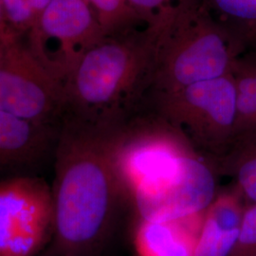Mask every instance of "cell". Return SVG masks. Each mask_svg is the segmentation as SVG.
I'll use <instances>...</instances> for the list:
<instances>
[{
	"label": "cell",
	"mask_w": 256,
	"mask_h": 256,
	"mask_svg": "<svg viewBox=\"0 0 256 256\" xmlns=\"http://www.w3.org/2000/svg\"><path fill=\"white\" fill-rule=\"evenodd\" d=\"M112 128L72 119L61 124L50 186L57 256H99L132 212L111 155Z\"/></svg>",
	"instance_id": "cell-1"
},
{
	"label": "cell",
	"mask_w": 256,
	"mask_h": 256,
	"mask_svg": "<svg viewBox=\"0 0 256 256\" xmlns=\"http://www.w3.org/2000/svg\"><path fill=\"white\" fill-rule=\"evenodd\" d=\"M162 22L104 36L77 55L64 79V119L113 128L150 92Z\"/></svg>",
	"instance_id": "cell-2"
},
{
	"label": "cell",
	"mask_w": 256,
	"mask_h": 256,
	"mask_svg": "<svg viewBox=\"0 0 256 256\" xmlns=\"http://www.w3.org/2000/svg\"><path fill=\"white\" fill-rule=\"evenodd\" d=\"M243 50L202 0H180L162 22L148 96L232 74Z\"/></svg>",
	"instance_id": "cell-3"
},
{
	"label": "cell",
	"mask_w": 256,
	"mask_h": 256,
	"mask_svg": "<svg viewBox=\"0 0 256 256\" xmlns=\"http://www.w3.org/2000/svg\"><path fill=\"white\" fill-rule=\"evenodd\" d=\"M146 104L214 164L236 137L238 90L234 74L148 96Z\"/></svg>",
	"instance_id": "cell-4"
},
{
	"label": "cell",
	"mask_w": 256,
	"mask_h": 256,
	"mask_svg": "<svg viewBox=\"0 0 256 256\" xmlns=\"http://www.w3.org/2000/svg\"><path fill=\"white\" fill-rule=\"evenodd\" d=\"M216 166L198 153L180 158L131 192L134 218L178 221L202 216L220 192Z\"/></svg>",
	"instance_id": "cell-5"
},
{
	"label": "cell",
	"mask_w": 256,
	"mask_h": 256,
	"mask_svg": "<svg viewBox=\"0 0 256 256\" xmlns=\"http://www.w3.org/2000/svg\"><path fill=\"white\" fill-rule=\"evenodd\" d=\"M194 152L182 135L147 104L111 131V155L129 196L140 183Z\"/></svg>",
	"instance_id": "cell-6"
},
{
	"label": "cell",
	"mask_w": 256,
	"mask_h": 256,
	"mask_svg": "<svg viewBox=\"0 0 256 256\" xmlns=\"http://www.w3.org/2000/svg\"><path fill=\"white\" fill-rule=\"evenodd\" d=\"M54 232L52 187L34 174L0 180V256H36Z\"/></svg>",
	"instance_id": "cell-7"
},
{
	"label": "cell",
	"mask_w": 256,
	"mask_h": 256,
	"mask_svg": "<svg viewBox=\"0 0 256 256\" xmlns=\"http://www.w3.org/2000/svg\"><path fill=\"white\" fill-rule=\"evenodd\" d=\"M0 110L32 122L61 126L63 82L46 66L26 58L1 59Z\"/></svg>",
	"instance_id": "cell-8"
},
{
	"label": "cell",
	"mask_w": 256,
	"mask_h": 256,
	"mask_svg": "<svg viewBox=\"0 0 256 256\" xmlns=\"http://www.w3.org/2000/svg\"><path fill=\"white\" fill-rule=\"evenodd\" d=\"M60 126L40 124L0 110V174H30L54 153Z\"/></svg>",
	"instance_id": "cell-9"
},
{
	"label": "cell",
	"mask_w": 256,
	"mask_h": 256,
	"mask_svg": "<svg viewBox=\"0 0 256 256\" xmlns=\"http://www.w3.org/2000/svg\"><path fill=\"white\" fill-rule=\"evenodd\" d=\"M247 202L234 185L220 190L205 210L194 256H230Z\"/></svg>",
	"instance_id": "cell-10"
},
{
	"label": "cell",
	"mask_w": 256,
	"mask_h": 256,
	"mask_svg": "<svg viewBox=\"0 0 256 256\" xmlns=\"http://www.w3.org/2000/svg\"><path fill=\"white\" fill-rule=\"evenodd\" d=\"M203 216L162 222L134 218L137 256H194Z\"/></svg>",
	"instance_id": "cell-11"
},
{
	"label": "cell",
	"mask_w": 256,
	"mask_h": 256,
	"mask_svg": "<svg viewBox=\"0 0 256 256\" xmlns=\"http://www.w3.org/2000/svg\"><path fill=\"white\" fill-rule=\"evenodd\" d=\"M41 28L48 36L80 46L82 52L106 36L84 0H52L43 10Z\"/></svg>",
	"instance_id": "cell-12"
},
{
	"label": "cell",
	"mask_w": 256,
	"mask_h": 256,
	"mask_svg": "<svg viewBox=\"0 0 256 256\" xmlns=\"http://www.w3.org/2000/svg\"><path fill=\"white\" fill-rule=\"evenodd\" d=\"M216 166L220 176L232 178L247 203L256 204V128L236 136L227 154Z\"/></svg>",
	"instance_id": "cell-13"
},
{
	"label": "cell",
	"mask_w": 256,
	"mask_h": 256,
	"mask_svg": "<svg viewBox=\"0 0 256 256\" xmlns=\"http://www.w3.org/2000/svg\"><path fill=\"white\" fill-rule=\"evenodd\" d=\"M210 16L244 46L256 48V0H202Z\"/></svg>",
	"instance_id": "cell-14"
},
{
	"label": "cell",
	"mask_w": 256,
	"mask_h": 256,
	"mask_svg": "<svg viewBox=\"0 0 256 256\" xmlns=\"http://www.w3.org/2000/svg\"><path fill=\"white\" fill-rule=\"evenodd\" d=\"M232 74L238 90V136L256 128V54L239 57Z\"/></svg>",
	"instance_id": "cell-15"
},
{
	"label": "cell",
	"mask_w": 256,
	"mask_h": 256,
	"mask_svg": "<svg viewBox=\"0 0 256 256\" xmlns=\"http://www.w3.org/2000/svg\"><path fill=\"white\" fill-rule=\"evenodd\" d=\"M96 10V16L106 36L117 34L144 24L128 0H84Z\"/></svg>",
	"instance_id": "cell-16"
},
{
	"label": "cell",
	"mask_w": 256,
	"mask_h": 256,
	"mask_svg": "<svg viewBox=\"0 0 256 256\" xmlns=\"http://www.w3.org/2000/svg\"><path fill=\"white\" fill-rule=\"evenodd\" d=\"M230 256H256V203L245 206L238 241Z\"/></svg>",
	"instance_id": "cell-17"
},
{
	"label": "cell",
	"mask_w": 256,
	"mask_h": 256,
	"mask_svg": "<svg viewBox=\"0 0 256 256\" xmlns=\"http://www.w3.org/2000/svg\"><path fill=\"white\" fill-rule=\"evenodd\" d=\"M138 18L146 25L153 26L166 18L180 0H128Z\"/></svg>",
	"instance_id": "cell-18"
},
{
	"label": "cell",
	"mask_w": 256,
	"mask_h": 256,
	"mask_svg": "<svg viewBox=\"0 0 256 256\" xmlns=\"http://www.w3.org/2000/svg\"><path fill=\"white\" fill-rule=\"evenodd\" d=\"M9 18L16 24L26 23L32 18L34 10L28 0H1Z\"/></svg>",
	"instance_id": "cell-19"
},
{
	"label": "cell",
	"mask_w": 256,
	"mask_h": 256,
	"mask_svg": "<svg viewBox=\"0 0 256 256\" xmlns=\"http://www.w3.org/2000/svg\"><path fill=\"white\" fill-rule=\"evenodd\" d=\"M52 0H28L30 7L34 10H44Z\"/></svg>",
	"instance_id": "cell-20"
},
{
	"label": "cell",
	"mask_w": 256,
	"mask_h": 256,
	"mask_svg": "<svg viewBox=\"0 0 256 256\" xmlns=\"http://www.w3.org/2000/svg\"><path fill=\"white\" fill-rule=\"evenodd\" d=\"M1 59H2V58H1V57H0V61H1Z\"/></svg>",
	"instance_id": "cell-21"
},
{
	"label": "cell",
	"mask_w": 256,
	"mask_h": 256,
	"mask_svg": "<svg viewBox=\"0 0 256 256\" xmlns=\"http://www.w3.org/2000/svg\"><path fill=\"white\" fill-rule=\"evenodd\" d=\"M0 6H1V3H0ZM0 8H1V7H0Z\"/></svg>",
	"instance_id": "cell-22"
}]
</instances>
